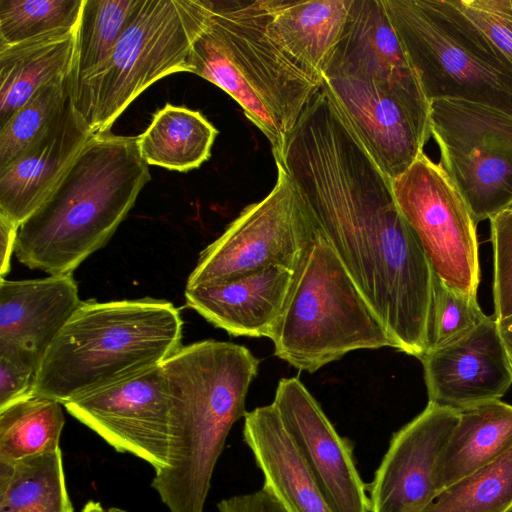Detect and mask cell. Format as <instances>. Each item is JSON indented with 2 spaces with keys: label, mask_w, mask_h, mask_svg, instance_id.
<instances>
[{
  "label": "cell",
  "mask_w": 512,
  "mask_h": 512,
  "mask_svg": "<svg viewBox=\"0 0 512 512\" xmlns=\"http://www.w3.org/2000/svg\"><path fill=\"white\" fill-rule=\"evenodd\" d=\"M139 3L140 0H83L75 32L71 87L107 59Z\"/></svg>",
  "instance_id": "28"
},
{
  "label": "cell",
  "mask_w": 512,
  "mask_h": 512,
  "mask_svg": "<svg viewBox=\"0 0 512 512\" xmlns=\"http://www.w3.org/2000/svg\"><path fill=\"white\" fill-rule=\"evenodd\" d=\"M322 77L388 84L418 81L383 0H353L342 36Z\"/></svg>",
  "instance_id": "20"
},
{
  "label": "cell",
  "mask_w": 512,
  "mask_h": 512,
  "mask_svg": "<svg viewBox=\"0 0 512 512\" xmlns=\"http://www.w3.org/2000/svg\"><path fill=\"white\" fill-rule=\"evenodd\" d=\"M430 132L476 224L512 207V116L439 99L430 102Z\"/></svg>",
  "instance_id": "9"
},
{
  "label": "cell",
  "mask_w": 512,
  "mask_h": 512,
  "mask_svg": "<svg viewBox=\"0 0 512 512\" xmlns=\"http://www.w3.org/2000/svg\"><path fill=\"white\" fill-rule=\"evenodd\" d=\"M498 332L512 367V314L496 320Z\"/></svg>",
  "instance_id": "38"
},
{
  "label": "cell",
  "mask_w": 512,
  "mask_h": 512,
  "mask_svg": "<svg viewBox=\"0 0 512 512\" xmlns=\"http://www.w3.org/2000/svg\"><path fill=\"white\" fill-rule=\"evenodd\" d=\"M217 508L219 512H287L264 487L253 493L223 499Z\"/></svg>",
  "instance_id": "36"
},
{
  "label": "cell",
  "mask_w": 512,
  "mask_h": 512,
  "mask_svg": "<svg viewBox=\"0 0 512 512\" xmlns=\"http://www.w3.org/2000/svg\"><path fill=\"white\" fill-rule=\"evenodd\" d=\"M274 406L333 512H370L367 486L319 403L297 377L279 380Z\"/></svg>",
  "instance_id": "14"
},
{
  "label": "cell",
  "mask_w": 512,
  "mask_h": 512,
  "mask_svg": "<svg viewBox=\"0 0 512 512\" xmlns=\"http://www.w3.org/2000/svg\"><path fill=\"white\" fill-rule=\"evenodd\" d=\"M182 327L167 300L82 301L47 349L33 394L64 405L161 365L182 347Z\"/></svg>",
  "instance_id": "5"
},
{
  "label": "cell",
  "mask_w": 512,
  "mask_h": 512,
  "mask_svg": "<svg viewBox=\"0 0 512 512\" xmlns=\"http://www.w3.org/2000/svg\"><path fill=\"white\" fill-rule=\"evenodd\" d=\"M260 201L249 204L200 254L186 288L214 284L270 266L294 270L316 233L314 221L286 171Z\"/></svg>",
  "instance_id": "10"
},
{
  "label": "cell",
  "mask_w": 512,
  "mask_h": 512,
  "mask_svg": "<svg viewBox=\"0 0 512 512\" xmlns=\"http://www.w3.org/2000/svg\"><path fill=\"white\" fill-rule=\"evenodd\" d=\"M73 274L0 281V343L41 361L81 304Z\"/></svg>",
  "instance_id": "19"
},
{
  "label": "cell",
  "mask_w": 512,
  "mask_h": 512,
  "mask_svg": "<svg viewBox=\"0 0 512 512\" xmlns=\"http://www.w3.org/2000/svg\"><path fill=\"white\" fill-rule=\"evenodd\" d=\"M419 360L428 403L458 412L499 400L512 385V367L494 316H487L462 336L428 349Z\"/></svg>",
  "instance_id": "15"
},
{
  "label": "cell",
  "mask_w": 512,
  "mask_h": 512,
  "mask_svg": "<svg viewBox=\"0 0 512 512\" xmlns=\"http://www.w3.org/2000/svg\"><path fill=\"white\" fill-rule=\"evenodd\" d=\"M512 446V405L499 400L459 412L436 463L437 495L488 465Z\"/></svg>",
  "instance_id": "23"
},
{
  "label": "cell",
  "mask_w": 512,
  "mask_h": 512,
  "mask_svg": "<svg viewBox=\"0 0 512 512\" xmlns=\"http://www.w3.org/2000/svg\"><path fill=\"white\" fill-rule=\"evenodd\" d=\"M276 164L395 349L420 359L429 347L436 274L396 204L391 180L323 86L288 134Z\"/></svg>",
  "instance_id": "1"
},
{
  "label": "cell",
  "mask_w": 512,
  "mask_h": 512,
  "mask_svg": "<svg viewBox=\"0 0 512 512\" xmlns=\"http://www.w3.org/2000/svg\"><path fill=\"white\" fill-rule=\"evenodd\" d=\"M0 512H74L61 449L0 461Z\"/></svg>",
  "instance_id": "26"
},
{
  "label": "cell",
  "mask_w": 512,
  "mask_h": 512,
  "mask_svg": "<svg viewBox=\"0 0 512 512\" xmlns=\"http://www.w3.org/2000/svg\"><path fill=\"white\" fill-rule=\"evenodd\" d=\"M207 17L204 0H140L107 59L71 87L72 105L91 132H109L156 81L173 73H190L192 45Z\"/></svg>",
  "instance_id": "8"
},
{
  "label": "cell",
  "mask_w": 512,
  "mask_h": 512,
  "mask_svg": "<svg viewBox=\"0 0 512 512\" xmlns=\"http://www.w3.org/2000/svg\"><path fill=\"white\" fill-rule=\"evenodd\" d=\"M454 3L512 64V15L496 0H454Z\"/></svg>",
  "instance_id": "35"
},
{
  "label": "cell",
  "mask_w": 512,
  "mask_h": 512,
  "mask_svg": "<svg viewBox=\"0 0 512 512\" xmlns=\"http://www.w3.org/2000/svg\"><path fill=\"white\" fill-rule=\"evenodd\" d=\"M352 3L353 0H268L271 34L309 76L322 83Z\"/></svg>",
  "instance_id": "22"
},
{
  "label": "cell",
  "mask_w": 512,
  "mask_h": 512,
  "mask_svg": "<svg viewBox=\"0 0 512 512\" xmlns=\"http://www.w3.org/2000/svg\"><path fill=\"white\" fill-rule=\"evenodd\" d=\"M39 366L32 354L0 343V409L33 394Z\"/></svg>",
  "instance_id": "34"
},
{
  "label": "cell",
  "mask_w": 512,
  "mask_h": 512,
  "mask_svg": "<svg viewBox=\"0 0 512 512\" xmlns=\"http://www.w3.org/2000/svg\"><path fill=\"white\" fill-rule=\"evenodd\" d=\"M105 512H127L126 510L119 507H109L105 509Z\"/></svg>",
  "instance_id": "41"
},
{
  "label": "cell",
  "mask_w": 512,
  "mask_h": 512,
  "mask_svg": "<svg viewBox=\"0 0 512 512\" xmlns=\"http://www.w3.org/2000/svg\"><path fill=\"white\" fill-rule=\"evenodd\" d=\"M82 512H105V508L100 502L90 500L84 505Z\"/></svg>",
  "instance_id": "39"
},
{
  "label": "cell",
  "mask_w": 512,
  "mask_h": 512,
  "mask_svg": "<svg viewBox=\"0 0 512 512\" xmlns=\"http://www.w3.org/2000/svg\"><path fill=\"white\" fill-rule=\"evenodd\" d=\"M18 229V225L7 217L0 215L1 278H5V276L10 272L11 257L12 254L15 253Z\"/></svg>",
  "instance_id": "37"
},
{
  "label": "cell",
  "mask_w": 512,
  "mask_h": 512,
  "mask_svg": "<svg viewBox=\"0 0 512 512\" xmlns=\"http://www.w3.org/2000/svg\"><path fill=\"white\" fill-rule=\"evenodd\" d=\"M63 404L30 395L0 409V461L12 462L60 449Z\"/></svg>",
  "instance_id": "27"
},
{
  "label": "cell",
  "mask_w": 512,
  "mask_h": 512,
  "mask_svg": "<svg viewBox=\"0 0 512 512\" xmlns=\"http://www.w3.org/2000/svg\"><path fill=\"white\" fill-rule=\"evenodd\" d=\"M92 134L70 98L56 123L0 168V215L20 226L45 201Z\"/></svg>",
  "instance_id": "17"
},
{
  "label": "cell",
  "mask_w": 512,
  "mask_h": 512,
  "mask_svg": "<svg viewBox=\"0 0 512 512\" xmlns=\"http://www.w3.org/2000/svg\"><path fill=\"white\" fill-rule=\"evenodd\" d=\"M138 136L92 134L45 201L19 226L15 254L30 269L73 274L105 246L151 180Z\"/></svg>",
  "instance_id": "3"
},
{
  "label": "cell",
  "mask_w": 512,
  "mask_h": 512,
  "mask_svg": "<svg viewBox=\"0 0 512 512\" xmlns=\"http://www.w3.org/2000/svg\"><path fill=\"white\" fill-rule=\"evenodd\" d=\"M208 17L189 67L231 96L268 139L275 163L288 134L322 83L309 76L271 34L268 0H204Z\"/></svg>",
  "instance_id": "4"
},
{
  "label": "cell",
  "mask_w": 512,
  "mask_h": 512,
  "mask_svg": "<svg viewBox=\"0 0 512 512\" xmlns=\"http://www.w3.org/2000/svg\"><path fill=\"white\" fill-rule=\"evenodd\" d=\"M83 0H0V46L77 27Z\"/></svg>",
  "instance_id": "31"
},
{
  "label": "cell",
  "mask_w": 512,
  "mask_h": 512,
  "mask_svg": "<svg viewBox=\"0 0 512 512\" xmlns=\"http://www.w3.org/2000/svg\"><path fill=\"white\" fill-rule=\"evenodd\" d=\"M391 184L396 204L435 274L454 289L477 296V224L441 163L423 152Z\"/></svg>",
  "instance_id": "11"
},
{
  "label": "cell",
  "mask_w": 512,
  "mask_h": 512,
  "mask_svg": "<svg viewBox=\"0 0 512 512\" xmlns=\"http://www.w3.org/2000/svg\"><path fill=\"white\" fill-rule=\"evenodd\" d=\"M423 512H512V446L440 492Z\"/></svg>",
  "instance_id": "29"
},
{
  "label": "cell",
  "mask_w": 512,
  "mask_h": 512,
  "mask_svg": "<svg viewBox=\"0 0 512 512\" xmlns=\"http://www.w3.org/2000/svg\"><path fill=\"white\" fill-rule=\"evenodd\" d=\"M489 220L494 266L493 316L499 320L512 314V207Z\"/></svg>",
  "instance_id": "33"
},
{
  "label": "cell",
  "mask_w": 512,
  "mask_h": 512,
  "mask_svg": "<svg viewBox=\"0 0 512 512\" xmlns=\"http://www.w3.org/2000/svg\"><path fill=\"white\" fill-rule=\"evenodd\" d=\"M63 406L117 452L140 458L155 473L168 467L172 403L162 365Z\"/></svg>",
  "instance_id": "13"
},
{
  "label": "cell",
  "mask_w": 512,
  "mask_h": 512,
  "mask_svg": "<svg viewBox=\"0 0 512 512\" xmlns=\"http://www.w3.org/2000/svg\"><path fill=\"white\" fill-rule=\"evenodd\" d=\"M270 339L276 357L309 373L351 351L395 348L384 324L317 227L294 269Z\"/></svg>",
  "instance_id": "6"
},
{
  "label": "cell",
  "mask_w": 512,
  "mask_h": 512,
  "mask_svg": "<svg viewBox=\"0 0 512 512\" xmlns=\"http://www.w3.org/2000/svg\"><path fill=\"white\" fill-rule=\"evenodd\" d=\"M260 360L243 345L203 340L161 365L172 403L169 465L151 486L170 512H204L216 463L245 402Z\"/></svg>",
  "instance_id": "2"
},
{
  "label": "cell",
  "mask_w": 512,
  "mask_h": 512,
  "mask_svg": "<svg viewBox=\"0 0 512 512\" xmlns=\"http://www.w3.org/2000/svg\"><path fill=\"white\" fill-rule=\"evenodd\" d=\"M217 134L199 111L166 104L138 136L139 150L148 165L187 172L210 158Z\"/></svg>",
  "instance_id": "25"
},
{
  "label": "cell",
  "mask_w": 512,
  "mask_h": 512,
  "mask_svg": "<svg viewBox=\"0 0 512 512\" xmlns=\"http://www.w3.org/2000/svg\"><path fill=\"white\" fill-rule=\"evenodd\" d=\"M458 418V411L428 403L394 433L367 486L370 512H423L430 505L438 456Z\"/></svg>",
  "instance_id": "16"
},
{
  "label": "cell",
  "mask_w": 512,
  "mask_h": 512,
  "mask_svg": "<svg viewBox=\"0 0 512 512\" xmlns=\"http://www.w3.org/2000/svg\"><path fill=\"white\" fill-rule=\"evenodd\" d=\"M486 318L477 296L462 293L435 275L428 349L462 336Z\"/></svg>",
  "instance_id": "32"
},
{
  "label": "cell",
  "mask_w": 512,
  "mask_h": 512,
  "mask_svg": "<svg viewBox=\"0 0 512 512\" xmlns=\"http://www.w3.org/2000/svg\"><path fill=\"white\" fill-rule=\"evenodd\" d=\"M70 98V75L56 78L39 88L0 127V168L44 135L63 115Z\"/></svg>",
  "instance_id": "30"
},
{
  "label": "cell",
  "mask_w": 512,
  "mask_h": 512,
  "mask_svg": "<svg viewBox=\"0 0 512 512\" xmlns=\"http://www.w3.org/2000/svg\"><path fill=\"white\" fill-rule=\"evenodd\" d=\"M243 437L266 488L287 512H333L273 403L246 412Z\"/></svg>",
  "instance_id": "21"
},
{
  "label": "cell",
  "mask_w": 512,
  "mask_h": 512,
  "mask_svg": "<svg viewBox=\"0 0 512 512\" xmlns=\"http://www.w3.org/2000/svg\"><path fill=\"white\" fill-rule=\"evenodd\" d=\"M322 86L391 181L424 152L431 136L430 102L418 81L388 84L336 77L324 78Z\"/></svg>",
  "instance_id": "12"
},
{
  "label": "cell",
  "mask_w": 512,
  "mask_h": 512,
  "mask_svg": "<svg viewBox=\"0 0 512 512\" xmlns=\"http://www.w3.org/2000/svg\"><path fill=\"white\" fill-rule=\"evenodd\" d=\"M496 2L503 10L512 15V0H496Z\"/></svg>",
  "instance_id": "40"
},
{
  "label": "cell",
  "mask_w": 512,
  "mask_h": 512,
  "mask_svg": "<svg viewBox=\"0 0 512 512\" xmlns=\"http://www.w3.org/2000/svg\"><path fill=\"white\" fill-rule=\"evenodd\" d=\"M294 270L274 265L222 282L185 288L186 305L232 336L270 338Z\"/></svg>",
  "instance_id": "18"
},
{
  "label": "cell",
  "mask_w": 512,
  "mask_h": 512,
  "mask_svg": "<svg viewBox=\"0 0 512 512\" xmlns=\"http://www.w3.org/2000/svg\"><path fill=\"white\" fill-rule=\"evenodd\" d=\"M429 102L463 100L512 116V64L454 0H383Z\"/></svg>",
  "instance_id": "7"
},
{
  "label": "cell",
  "mask_w": 512,
  "mask_h": 512,
  "mask_svg": "<svg viewBox=\"0 0 512 512\" xmlns=\"http://www.w3.org/2000/svg\"><path fill=\"white\" fill-rule=\"evenodd\" d=\"M76 28L0 46V127L50 81L69 76Z\"/></svg>",
  "instance_id": "24"
}]
</instances>
